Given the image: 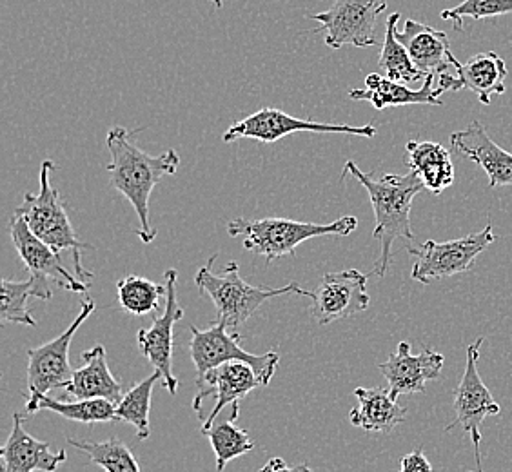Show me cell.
Instances as JSON below:
<instances>
[{
	"label": "cell",
	"mask_w": 512,
	"mask_h": 472,
	"mask_svg": "<svg viewBox=\"0 0 512 472\" xmlns=\"http://www.w3.org/2000/svg\"><path fill=\"white\" fill-rule=\"evenodd\" d=\"M133 131L117 126L109 129L108 144L111 164L106 171L113 187L128 198L135 209L140 229L138 236L144 244H151L157 238L155 227L149 224V197L160 180L175 175L180 168V157L175 149H168L160 155H149L131 140Z\"/></svg>",
	"instance_id": "1"
},
{
	"label": "cell",
	"mask_w": 512,
	"mask_h": 472,
	"mask_svg": "<svg viewBox=\"0 0 512 472\" xmlns=\"http://www.w3.org/2000/svg\"><path fill=\"white\" fill-rule=\"evenodd\" d=\"M347 175L356 178L371 198L376 220L373 238L382 246L373 275L382 278L391 266L394 240H414L411 207L416 195L424 191V184L413 171L407 175L384 173L376 177L375 173H364L353 160L345 162L342 177Z\"/></svg>",
	"instance_id": "2"
},
{
	"label": "cell",
	"mask_w": 512,
	"mask_h": 472,
	"mask_svg": "<svg viewBox=\"0 0 512 472\" xmlns=\"http://www.w3.org/2000/svg\"><path fill=\"white\" fill-rule=\"evenodd\" d=\"M217 255L211 256L204 267L198 269L195 284L202 295H207L217 307L218 322H224L227 329H238L246 324L256 311L271 298L296 295L315 298V293L307 291L298 284H287L284 287L251 286L240 276L237 262H229L222 273H213V262Z\"/></svg>",
	"instance_id": "3"
},
{
	"label": "cell",
	"mask_w": 512,
	"mask_h": 472,
	"mask_svg": "<svg viewBox=\"0 0 512 472\" xmlns=\"http://www.w3.org/2000/svg\"><path fill=\"white\" fill-rule=\"evenodd\" d=\"M53 171V160H42L39 173L40 191L37 195L26 193L22 204L15 209V215L24 218L35 236H39L53 251H69L73 256L75 275L79 276L82 282L91 284L88 280L93 278V273H89L88 269L82 266V249H88L89 246L80 242L75 235V229L69 222L68 211L60 198V193L51 186L50 177Z\"/></svg>",
	"instance_id": "4"
},
{
	"label": "cell",
	"mask_w": 512,
	"mask_h": 472,
	"mask_svg": "<svg viewBox=\"0 0 512 472\" xmlns=\"http://www.w3.org/2000/svg\"><path fill=\"white\" fill-rule=\"evenodd\" d=\"M358 227V218L342 217L331 224L296 222L289 218H235L227 224L231 236H244V247L267 264L282 256H295L296 247L316 236H347Z\"/></svg>",
	"instance_id": "5"
},
{
	"label": "cell",
	"mask_w": 512,
	"mask_h": 472,
	"mask_svg": "<svg viewBox=\"0 0 512 472\" xmlns=\"http://www.w3.org/2000/svg\"><path fill=\"white\" fill-rule=\"evenodd\" d=\"M494 242H496V235L493 233V224H489L480 233L463 236L458 240H449V242L427 240L420 247H407L409 255L416 258L411 278L427 286L436 280L469 273L474 267L476 258Z\"/></svg>",
	"instance_id": "6"
},
{
	"label": "cell",
	"mask_w": 512,
	"mask_h": 472,
	"mask_svg": "<svg viewBox=\"0 0 512 472\" xmlns=\"http://www.w3.org/2000/svg\"><path fill=\"white\" fill-rule=\"evenodd\" d=\"M191 342H189V356L197 369V380L207 371L215 369L218 365L229 362H246L255 369L256 374L269 385L275 376L280 356L275 351L262 354H249L242 349L240 340L242 336L231 335L224 322H215L206 331H200L195 325L189 327Z\"/></svg>",
	"instance_id": "7"
},
{
	"label": "cell",
	"mask_w": 512,
	"mask_h": 472,
	"mask_svg": "<svg viewBox=\"0 0 512 472\" xmlns=\"http://www.w3.org/2000/svg\"><path fill=\"white\" fill-rule=\"evenodd\" d=\"M385 8L387 0H333L329 10L311 13L309 19L325 31V46L331 50L369 48L376 44V26Z\"/></svg>",
	"instance_id": "8"
},
{
	"label": "cell",
	"mask_w": 512,
	"mask_h": 472,
	"mask_svg": "<svg viewBox=\"0 0 512 472\" xmlns=\"http://www.w3.org/2000/svg\"><path fill=\"white\" fill-rule=\"evenodd\" d=\"M300 131L309 133H344V135H356V137H376V128L367 126H347V124H324V122H313V120H302L293 117L286 111L276 108H264L249 117L238 120L227 129L222 137L224 144H233L240 138H249L264 144H275L282 138L295 135Z\"/></svg>",
	"instance_id": "9"
},
{
	"label": "cell",
	"mask_w": 512,
	"mask_h": 472,
	"mask_svg": "<svg viewBox=\"0 0 512 472\" xmlns=\"http://www.w3.org/2000/svg\"><path fill=\"white\" fill-rule=\"evenodd\" d=\"M483 338H478L474 344L465 349L467 362L462 380L454 391V414L456 420L449 425L445 431H451L454 427H462L463 433L469 434L474 445V456L476 463L482 465V454H480V443H482V423L487 416H496L502 413V407L493 398L487 385L483 384L482 376L478 373V362H480V347Z\"/></svg>",
	"instance_id": "10"
},
{
	"label": "cell",
	"mask_w": 512,
	"mask_h": 472,
	"mask_svg": "<svg viewBox=\"0 0 512 472\" xmlns=\"http://www.w3.org/2000/svg\"><path fill=\"white\" fill-rule=\"evenodd\" d=\"M93 311H95V302L89 298L82 300L79 316L71 322L62 335L48 344L28 349V391L24 393L26 400L48 394L53 389L68 387L73 378V369L69 365V347L80 325L93 315Z\"/></svg>",
	"instance_id": "11"
},
{
	"label": "cell",
	"mask_w": 512,
	"mask_h": 472,
	"mask_svg": "<svg viewBox=\"0 0 512 472\" xmlns=\"http://www.w3.org/2000/svg\"><path fill=\"white\" fill-rule=\"evenodd\" d=\"M198 394L193 398L191 407L200 413L202 404L215 398V405L211 413L207 414L206 420L202 422L200 433L206 434L213 423L217 422L218 414L224 411V407L231 405L229 418L237 422L240 416V402L247 394L255 391L256 387H266V382L256 374L255 369L246 362H229V364L218 365L215 369L207 371L202 378H198Z\"/></svg>",
	"instance_id": "12"
},
{
	"label": "cell",
	"mask_w": 512,
	"mask_h": 472,
	"mask_svg": "<svg viewBox=\"0 0 512 472\" xmlns=\"http://www.w3.org/2000/svg\"><path fill=\"white\" fill-rule=\"evenodd\" d=\"M178 273L166 271V309L164 315L155 318L149 329H140L137 344L140 353L148 358L155 371L162 374V382L169 394H177L178 380L173 374V349H175V324L184 318L177 300Z\"/></svg>",
	"instance_id": "13"
},
{
	"label": "cell",
	"mask_w": 512,
	"mask_h": 472,
	"mask_svg": "<svg viewBox=\"0 0 512 472\" xmlns=\"http://www.w3.org/2000/svg\"><path fill=\"white\" fill-rule=\"evenodd\" d=\"M10 233L20 260L30 271L31 278L37 280L40 286L51 289V282H55L71 293H88L91 284L82 282L77 275H71L68 269L62 266L59 253L53 251L48 244H44L39 236H35L26 220L15 213L11 218Z\"/></svg>",
	"instance_id": "14"
},
{
	"label": "cell",
	"mask_w": 512,
	"mask_h": 472,
	"mask_svg": "<svg viewBox=\"0 0 512 472\" xmlns=\"http://www.w3.org/2000/svg\"><path fill=\"white\" fill-rule=\"evenodd\" d=\"M367 280L369 275L360 273L358 269L325 273L313 298L315 304L311 307V316L316 324H333L365 311L371 302Z\"/></svg>",
	"instance_id": "15"
},
{
	"label": "cell",
	"mask_w": 512,
	"mask_h": 472,
	"mask_svg": "<svg viewBox=\"0 0 512 472\" xmlns=\"http://www.w3.org/2000/svg\"><path fill=\"white\" fill-rule=\"evenodd\" d=\"M444 364V354L436 353L431 347L413 354L409 342H400L396 353L384 364H378V369L389 384L391 396L398 400L400 394L425 393V384L442 376Z\"/></svg>",
	"instance_id": "16"
},
{
	"label": "cell",
	"mask_w": 512,
	"mask_h": 472,
	"mask_svg": "<svg viewBox=\"0 0 512 472\" xmlns=\"http://www.w3.org/2000/svg\"><path fill=\"white\" fill-rule=\"evenodd\" d=\"M451 144L460 157L478 164L489 177V187L512 186V153L500 148L478 120L469 128L454 131Z\"/></svg>",
	"instance_id": "17"
},
{
	"label": "cell",
	"mask_w": 512,
	"mask_h": 472,
	"mask_svg": "<svg viewBox=\"0 0 512 472\" xmlns=\"http://www.w3.org/2000/svg\"><path fill=\"white\" fill-rule=\"evenodd\" d=\"M507 64L494 51H483L467 60L465 64L456 66V77L451 73L440 75V88L445 91H473L483 106H489L493 95L505 93Z\"/></svg>",
	"instance_id": "18"
},
{
	"label": "cell",
	"mask_w": 512,
	"mask_h": 472,
	"mask_svg": "<svg viewBox=\"0 0 512 472\" xmlns=\"http://www.w3.org/2000/svg\"><path fill=\"white\" fill-rule=\"evenodd\" d=\"M396 39L404 44L414 66L427 75H445L460 64L451 51V42L444 31L416 20H405L404 30L396 28Z\"/></svg>",
	"instance_id": "19"
},
{
	"label": "cell",
	"mask_w": 512,
	"mask_h": 472,
	"mask_svg": "<svg viewBox=\"0 0 512 472\" xmlns=\"http://www.w3.org/2000/svg\"><path fill=\"white\" fill-rule=\"evenodd\" d=\"M445 89L434 88V75H427L424 86L420 89L407 88V84L382 77L380 73H371L365 77V88H356L349 91V99L360 102H371L373 108L382 111L387 108H400V106H414V104H427V106H442L440 102Z\"/></svg>",
	"instance_id": "20"
},
{
	"label": "cell",
	"mask_w": 512,
	"mask_h": 472,
	"mask_svg": "<svg viewBox=\"0 0 512 472\" xmlns=\"http://www.w3.org/2000/svg\"><path fill=\"white\" fill-rule=\"evenodd\" d=\"M24 416L13 414V427L6 445L0 449L2 471L0 472H53L68 460V453L60 449L51 453L50 443L40 442L24 431Z\"/></svg>",
	"instance_id": "21"
},
{
	"label": "cell",
	"mask_w": 512,
	"mask_h": 472,
	"mask_svg": "<svg viewBox=\"0 0 512 472\" xmlns=\"http://www.w3.org/2000/svg\"><path fill=\"white\" fill-rule=\"evenodd\" d=\"M82 362L84 365L73 371V378L64 389L66 394L73 396L75 400L104 398L113 404H119L124 398L122 385L109 371L106 347L95 345L93 349L82 353Z\"/></svg>",
	"instance_id": "22"
},
{
	"label": "cell",
	"mask_w": 512,
	"mask_h": 472,
	"mask_svg": "<svg viewBox=\"0 0 512 472\" xmlns=\"http://www.w3.org/2000/svg\"><path fill=\"white\" fill-rule=\"evenodd\" d=\"M355 396L358 407L349 413V422L367 433L389 434L407 416V409L394 400L389 387H358Z\"/></svg>",
	"instance_id": "23"
},
{
	"label": "cell",
	"mask_w": 512,
	"mask_h": 472,
	"mask_svg": "<svg viewBox=\"0 0 512 472\" xmlns=\"http://www.w3.org/2000/svg\"><path fill=\"white\" fill-rule=\"evenodd\" d=\"M407 166L422 180L425 189L433 195H442L454 184V166L451 153L436 142L411 140L405 146Z\"/></svg>",
	"instance_id": "24"
},
{
	"label": "cell",
	"mask_w": 512,
	"mask_h": 472,
	"mask_svg": "<svg viewBox=\"0 0 512 472\" xmlns=\"http://www.w3.org/2000/svg\"><path fill=\"white\" fill-rule=\"evenodd\" d=\"M28 414L39 411H53L66 420L80 423H109L117 422V404L97 398V400H75V402H59L48 394L35 396L26 400Z\"/></svg>",
	"instance_id": "25"
},
{
	"label": "cell",
	"mask_w": 512,
	"mask_h": 472,
	"mask_svg": "<svg viewBox=\"0 0 512 472\" xmlns=\"http://www.w3.org/2000/svg\"><path fill=\"white\" fill-rule=\"evenodd\" d=\"M35 296L40 300H51L53 289H46L33 278L24 282L2 280V305H0V322L2 324H22L35 327L37 322L28 311V298Z\"/></svg>",
	"instance_id": "26"
},
{
	"label": "cell",
	"mask_w": 512,
	"mask_h": 472,
	"mask_svg": "<svg viewBox=\"0 0 512 472\" xmlns=\"http://www.w3.org/2000/svg\"><path fill=\"white\" fill-rule=\"evenodd\" d=\"M400 17H402V13H393L387 19L384 48L380 53L378 66L384 71L387 79L396 80V82H402V84H411L416 80L425 79V75L414 66L413 59L409 57L404 44L396 39V28H398Z\"/></svg>",
	"instance_id": "27"
},
{
	"label": "cell",
	"mask_w": 512,
	"mask_h": 472,
	"mask_svg": "<svg viewBox=\"0 0 512 472\" xmlns=\"http://www.w3.org/2000/svg\"><path fill=\"white\" fill-rule=\"evenodd\" d=\"M160 378H162V374L155 371L146 380L131 387V391L124 394V398L117 404V422L131 423L137 429L140 442L148 440L149 434H151V429H149L151 394Z\"/></svg>",
	"instance_id": "28"
},
{
	"label": "cell",
	"mask_w": 512,
	"mask_h": 472,
	"mask_svg": "<svg viewBox=\"0 0 512 472\" xmlns=\"http://www.w3.org/2000/svg\"><path fill=\"white\" fill-rule=\"evenodd\" d=\"M68 442L106 472H142L131 449L119 438H109L106 442H80L68 438Z\"/></svg>",
	"instance_id": "29"
},
{
	"label": "cell",
	"mask_w": 512,
	"mask_h": 472,
	"mask_svg": "<svg viewBox=\"0 0 512 472\" xmlns=\"http://www.w3.org/2000/svg\"><path fill=\"white\" fill-rule=\"evenodd\" d=\"M119 304L126 313L144 316L157 311L160 298L166 296V286L151 282L144 276L128 275L117 282Z\"/></svg>",
	"instance_id": "30"
},
{
	"label": "cell",
	"mask_w": 512,
	"mask_h": 472,
	"mask_svg": "<svg viewBox=\"0 0 512 472\" xmlns=\"http://www.w3.org/2000/svg\"><path fill=\"white\" fill-rule=\"evenodd\" d=\"M204 436L209 438L213 453L217 456L218 472L224 471L231 460L255 449V443L251 442L247 431L237 427L231 418L213 423V427Z\"/></svg>",
	"instance_id": "31"
},
{
	"label": "cell",
	"mask_w": 512,
	"mask_h": 472,
	"mask_svg": "<svg viewBox=\"0 0 512 472\" xmlns=\"http://www.w3.org/2000/svg\"><path fill=\"white\" fill-rule=\"evenodd\" d=\"M512 13V0H462L451 10L442 11V19L451 20L456 30H463V19H493Z\"/></svg>",
	"instance_id": "32"
},
{
	"label": "cell",
	"mask_w": 512,
	"mask_h": 472,
	"mask_svg": "<svg viewBox=\"0 0 512 472\" xmlns=\"http://www.w3.org/2000/svg\"><path fill=\"white\" fill-rule=\"evenodd\" d=\"M398 472H433V465L427 460L422 449H416V451L405 454Z\"/></svg>",
	"instance_id": "33"
},
{
	"label": "cell",
	"mask_w": 512,
	"mask_h": 472,
	"mask_svg": "<svg viewBox=\"0 0 512 472\" xmlns=\"http://www.w3.org/2000/svg\"><path fill=\"white\" fill-rule=\"evenodd\" d=\"M258 472H313L307 465H289L282 458H271Z\"/></svg>",
	"instance_id": "34"
},
{
	"label": "cell",
	"mask_w": 512,
	"mask_h": 472,
	"mask_svg": "<svg viewBox=\"0 0 512 472\" xmlns=\"http://www.w3.org/2000/svg\"><path fill=\"white\" fill-rule=\"evenodd\" d=\"M209 2H211L215 8H218V10L224 6V0H209Z\"/></svg>",
	"instance_id": "35"
},
{
	"label": "cell",
	"mask_w": 512,
	"mask_h": 472,
	"mask_svg": "<svg viewBox=\"0 0 512 472\" xmlns=\"http://www.w3.org/2000/svg\"><path fill=\"white\" fill-rule=\"evenodd\" d=\"M469 472H471V471H469ZM473 472H474V471H473ZM476 472H483V471H476Z\"/></svg>",
	"instance_id": "36"
}]
</instances>
